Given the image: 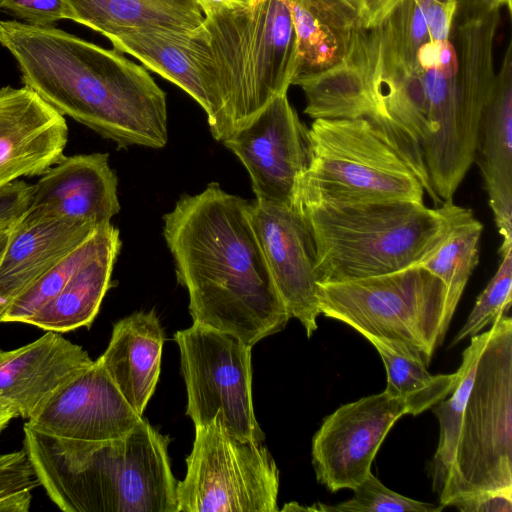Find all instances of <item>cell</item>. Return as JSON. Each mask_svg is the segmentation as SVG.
Returning a JSON list of instances; mask_svg holds the SVG:
<instances>
[{
    "instance_id": "1",
    "label": "cell",
    "mask_w": 512,
    "mask_h": 512,
    "mask_svg": "<svg viewBox=\"0 0 512 512\" xmlns=\"http://www.w3.org/2000/svg\"><path fill=\"white\" fill-rule=\"evenodd\" d=\"M163 220L193 323L251 347L285 328L291 317L251 224L248 200L213 182L198 194L181 196Z\"/></svg>"
},
{
    "instance_id": "2",
    "label": "cell",
    "mask_w": 512,
    "mask_h": 512,
    "mask_svg": "<svg viewBox=\"0 0 512 512\" xmlns=\"http://www.w3.org/2000/svg\"><path fill=\"white\" fill-rule=\"evenodd\" d=\"M0 44L16 59L24 86L61 115L118 148L166 145V94L122 52L16 20H0Z\"/></svg>"
},
{
    "instance_id": "3",
    "label": "cell",
    "mask_w": 512,
    "mask_h": 512,
    "mask_svg": "<svg viewBox=\"0 0 512 512\" xmlns=\"http://www.w3.org/2000/svg\"><path fill=\"white\" fill-rule=\"evenodd\" d=\"M36 476L64 512H177L170 438L141 419L102 443L61 439L24 425Z\"/></svg>"
},
{
    "instance_id": "4",
    "label": "cell",
    "mask_w": 512,
    "mask_h": 512,
    "mask_svg": "<svg viewBox=\"0 0 512 512\" xmlns=\"http://www.w3.org/2000/svg\"><path fill=\"white\" fill-rule=\"evenodd\" d=\"M453 200L325 201L296 206L315 243L318 283L393 273L420 264L447 237Z\"/></svg>"
},
{
    "instance_id": "5",
    "label": "cell",
    "mask_w": 512,
    "mask_h": 512,
    "mask_svg": "<svg viewBox=\"0 0 512 512\" xmlns=\"http://www.w3.org/2000/svg\"><path fill=\"white\" fill-rule=\"evenodd\" d=\"M222 105L220 141L247 124L297 74V37L283 0L204 17Z\"/></svg>"
},
{
    "instance_id": "6",
    "label": "cell",
    "mask_w": 512,
    "mask_h": 512,
    "mask_svg": "<svg viewBox=\"0 0 512 512\" xmlns=\"http://www.w3.org/2000/svg\"><path fill=\"white\" fill-rule=\"evenodd\" d=\"M318 298L324 316L426 366L448 330L445 284L421 265L384 275L319 283Z\"/></svg>"
},
{
    "instance_id": "7",
    "label": "cell",
    "mask_w": 512,
    "mask_h": 512,
    "mask_svg": "<svg viewBox=\"0 0 512 512\" xmlns=\"http://www.w3.org/2000/svg\"><path fill=\"white\" fill-rule=\"evenodd\" d=\"M311 160L294 206L325 201L412 200L424 187L365 118L314 119Z\"/></svg>"
},
{
    "instance_id": "8",
    "label": "cell",
    "mask_w": 512,
    "mask_h": 512,
    "mask_svg": "<svg viewBox=\"0 0 512 512\" xmlns=\"http://www.w3.org/2000/svg\"><path fill=\"white\" fill-rule=\"evenodd\" d=\"M485 490H512V319L505 315L479 356L440 505Z\"/></svg>"
},
{
    "instance_id": "9",
    "label": "cell",
    "mask_w": 512,
    "mask_h": 512,
    "mask_svg": "<svg viewBox=\"0 0 512 512\" xmlns=\"http://www.w3.org/2000/svg\"><path fill=\"white\" fill-rule=\"evenodd\" d=\"M262 443L230 434L216 417L195 426L177 512L279 511V470Z\"/></svg>"
},
{
    "instance_id": "10",
    "label": "cell",
    "mask_w": 512,
    "mask_h": 512,
    "mask_svg": "<svg viewBox=\"0 0 512 512\" xmlns=\"http://www.w3.org/2000/svg\"><path fill=\"white\" fill-rule=\"evenodd\" d=\"M181 358L186 415L194 426L218 418L240 439L264 441L254 413L251 349L239 338L193 323L174 334Z\"/></svg>"
},
{
    "instance_id": "11",
    "label": "cell",
    "mask_w": 512,
    "mask_h": 512,
    "mask_svg": "<svg viewBox=\"0 0 512 512\" xmlns=\"http://www.w3.org/2000/svg\"><path fill=\"white\" fill-rule=\"evenodd\" d=\"M223 144L242 162L260 203L293 206L299 181L311 160L309 129L287 92L273 98Z\"/></svg>"
},
{
    "instance_id": "12",
    "label": "cell",
    "mask_w": 512,
    "mask_h": 512,
    "mask_svg": "<svg viewBox=\"0 0 512 512\" xmlns=\"http://www.w3.org/2000/svg\"><path fill=\"white\" fill-rule=\"evenodd\" d=\"M407 414L405 403L385 390L344 404L328 415L312 440V464L330 492L353 490L394 423Z\"/></svg>"
},
{
    "instance_id": "13",
    "label": "cell",
    "mask_w": 512,
    "mask_h": 512,
    "mask_svg": "<svg viewBox=\"0 0 512 512\" xmlns=\"http://www.w3.org/2000/svg\"><path fill=\"white\" fill-rule=\"evenodd\" d=\"M248 212L290 317L298 319L311 337L321 311L315 243L304 214L294 205H269L257 200L248 201Z\"/></svg>"
},
{
    "instance_id": "14",
    "label": "cell",
    "mask_w": 512,
    "mask_h": 512,
    "mask_svg": "<svg viewBox=\"0 0 512 512\" xmlns=\"http://www.w3.org/2000/svg\"><path fill=\"white\" fill-rule=\"evenodd\" d=\"M141 419L95 360L25 424L56 438L102 443L123 437Z\"/></svg>"
},
{
    "instance_id": "15",
    "label": "cell",
    "mask_w": 512,
    "mask_h": 512,
    "mask_svg": "<svg viewBox=\"0 0 512 512\" xmlns=\"http://www.w3.org/2000/svg\"><path fill=\"white\" fill-rule=\"evenodd\" d=\"M108 40L114 49L137 58L188 93L205 111L210 131L220 141L222 105L202 24L193 30L139 29Z\"/></svg>"
},
{
    "instance_id": "16",
    "label": "cell",
    "mask_w": 512,
    "mask_h": 512,
    "mask_svg": "<svg viewBox=\"0 0 512 512\" xmlns=\"http://www.w3.org/2000/svg\"><path fill=\"white\" fill-rule=\"evenodd\" d=\"M67 141L65 117L36 92L0 88V189L44 174L64 157Z\"/></svg>"
},
{
    "instance_id": "17",
    "label": "cell",
    "mask_w": 512,
    "mask_h": 512,
    "mask_svg": "<svg viewBox=\"0 0 512 512\" xmlns=\"http://www.w3.org/2000/svg\"><path fill=\"white\" fill-rule=\"evenodd\" d=\"M97 228L46 206L31 205L13 225L0 263V317L19 295Z\"/></svg>"
},
{
    "instance_id": "18",
    "label": "cell",
    "mask_w": 512,
    "mask_h": 512,
    "mask_svg": "<svg viewBox=\"0 0 512 512\" xmlns=\"http://www.w3.org/2000/svg\"><path fill=\"white\" fill-rule=\"evenodd\" d=\"M93 361L81 346L53 331L17 349H0V404L27 421Z\"/></svg>"
},
{
    "instance_id": "19",
    "label": "cell",
    "mask_w": 512,
    "mask_h": 512,
    "mask_svg": "<svg viewBox=\"0 0 512 512\" xmlns=\"http://www.w3.org/2000/svg\"><path fill=\"white\" fill-rule=\"evenodd\" d=\"M376 59L375 28L359 27L337 63L293 79L292 85L300 86L305 94V114L313 119L369 117L373 109Z\"/></svg>"
},
{
    "instance_id": "20",
    "label": "cell",
    "mask_w": 512,
    "mask_h": 512,
    "mask_svg": "<svg viewBox=\"0 0 512 512\" xmlns=\"http://www.w3.org/2000/svg\"><path fill=\"white\" fill-rule=\"evenodd\" d=\"M503 242H512V46L496 73L476 134L474 159Z\"/></svg>"
},
{
    "instance_id": "21",
    "label": "cell",
    "mask_w": 512,
    "mask_h": 512,
    "mask_svg": "<svg viewBox=\"0 0 512 512\" xmlns=\"http://www.w3.org/2000/svg\"><path fill=\"white\" fill-rule=\"evenodd\" d=\"M35 186L32 205L100 227L120 211L115 172L107 153L63 157Z\"/></svg>"
},
{
    "instance_id": "22",
    "label": "cell",
    "mask_w": 512,
    "mask_h": 512,
    "mask_svg": "<svg viewBox=\"0 0 512 512\" xmlns=\"http://www.w3.org/2000/svg\"><path fill=\"white\" fill-rule=\"evenodd\" d=\"M163 344L164 331L156 313L139 311L115 323L109 344L97 359L141 416L159 379Z\"/></svg>"
},
{
    "instance_id": "23",
    "label": "cell",
    "mask_w": 512,
    "mask_h": 512,
    "mask_svg": "<svg viewBox=\"0 0 512 512\" xmlns=\"http://www.w3.org/2000/svg\"><path fill=\"white\" fill-rule=\"evenodd\" d=\"M121 248L119 230L111 223L96 230L94 246L61 291L26 323L45 331L69 332L90 327L110 288Z\"/></svg>"
},
{
    "instance_id": "24",
    "label": "cell",
    "mask_w": 512,
    "mask_h": 512,
    "mask_svg": "<svg viewBox=\"0 0 512 512\" xmlns=\"http://www.w3.org/2000/svg\"><path fill=\"white\" fill-rule=\"evenodd\" d=\"M283 1L297 37L296 76L326 69L346 54L361 27L356 11L346 0Z\"/></svg>"
},
{
    "instance_id": "25",
    "label": "cell",
    "mask_w": 512,
    "mask_h": 512,
    "mask_svg": "<svg viewBox=\"0 0 512 512\" xmlns=\"http://www.w3.org/2000/svg\"><path fill=\"white\" fill-rule=\"evenodd\" d=\"M71 20L107 39L149 28L193 30L204 14L195 0H64Z\"/></svg>"
},
{
    "instance_id": "26",
    "label": "cell",
    "mask_w": 512,
    "mask_h": 512,
    "mask_svg": "<svg viewBox=\"0 0 512 512\" xmlns=\"http://www.w3.org/2000/svg\"><path fill=\"white\" fill-rule=\"evenodd\" d=\"M482 223L472 210L456 206L451 228L442 243L420 264L437 276L447 290L448 328L470 276L479 262Z\"/></svg>"
},
{
    "instance_id": "27",
    "label": "cell",
    "mask_w": 512,
    "mask_h": 512,
    "mask_svg": "<svg viewBox=\"0 0 512 512\" xmlns=\"http://www.w3.org/2000/svg\"><path fill=\"white\" fill-rule=\"evenodd\" d=\"M489 335L490 329L470 337V344L462 353L459 380L451 396L431 407L440 427L438 445L431 463L432 488L439 498L446 491L452 476L466 401L479 356Z\"/></svg>"
},
{
    "instance_id": "28",
    "label": "cell",
    "mask_w": 512,
    "mask_h": 512,
    "mask_svg": "<svg viewBox=\"0 0 512 512\" xmlns=\"http://www.w3.org/2000/svg\"><path fill=\"white\" fill-rule=\"evenodd\" d=\"M367 340L384 364L387 375L385 391L405 403L407 414L416 416L430 409L456 387L459 369L451 374L432 375L420 360L396 352L377 339Z\"/></svg>"
},
{
    "instance_id": "29",
    "label": "cell",
    "mask_w": 512,
    "mask_h": 512,
    "mask_svg": "<svg viewBox=\"0 0 512 512\" xmlns=\"http://www.w3.org/2000/svg\"><path fill=\"white\" fill-rule=\"evenodd\" d=\"M96 230L19 295L1 315L0 322L26 323L39 309L57 296L76 268L92 250L96 239Z\"/></svg>"
},
{
    "instance_id": "30",
    "label": "cell",
    "mask_w": 512,
    "mask_h": 512,
    "mask_svg": "<svg viewBox=\"0 0 512 512\" xmlns=\"http://www.w3.org/2000/svg\"><path fill=\"white\" fill-rule=\"evenodd\" d=\"M498 269L470 312L465 324L455 335L452 346L467 337L479 334L495 323L510 308L512 302V242H502Z\"/></svg>"
},
{
    "instance_id": "31",
    "label": "cell",
    "mask_w": 512,
    "mask_h": 512,
    "mask_svg": "<svg viewBox=\"0 0 512 512\" xmlns=\"http://www.w3.org/2000/svg\"><path fill=\"white\" fill-rule=\"evenodd\" d=\"M381 39L401 61L417 69V53L430 41L424 14L417 0H402L376 26Z\"/></svg>"
},
{
    "instance_id": "32",
    "label": "cell",
    "mask_w": 512,
    "mask_h": 512,
    "mask_svg": "<svg viewBox=\"0 0 512 512\" xmlns=\"http://www.w3.org/2000/svg\"><path fill=\"white\" fill-rule=\"evenodd\" d=\"M352 498L336 505L323 503L306 508L308 511L330 512H438L444 507L435 506L398 494L383 485L370 472L354 489Z\"/></svg>"
},
{
    "instance_id": "33",
    "label": "cell",
    "mask_w": 512,
    "mask_h": 512,
    "mask_svg": "<svg viewBox=\"0 0 512 512\" xmlns=\"http://www.w3.org/2000/svg\"><path fill=\"white\" fill-rule=\"evenodd\" d=\"M40 486L27 452L0 454V512H27L33 490Z\"/></svg>"
},
{
    "instance_id": "34",
    "label": "cell",
    "mask_w": 512,
    "mask_h": 512,
    "mask_svg": "<svg viewBox=\"0 0 512 512\" xmlns=\"http://www.w3.org/2000/svg\"><path fill=\"white\" fill-rule=\"evenodd\" d=\"M0 9L34 26H52L72 17L64 0H0Z\"/></svg>"
},
{
    "instance_id": "35",
    "label": "cell",
    "mask_w": 512,
    "mask_h": 512,
    "mask_svg": "<svg viewBox=\"0 0 512 512\" xmlns=\"http://www.w3.org/2000/svg\"><path fill=\"white\" fill-rule=\"evenodd\" d=\"M34 184L17 179L0 189V228L17 223L32 205Z\"/></svg>"
},
{
    "instance_id": "36",
    "label": "cell",
    "mask_w": 512,
    "mask_h": 512,
    "mask_svg": "<svg viewBox=\"0 0 512 512\" xmlns=\"http://www.w3.org/2000/svg\"><path fill=\"white\" fill-rule=\"evenodd\" d=\"M426 20L430 41L450 39L458 0H417Z\"/></svg>"
},
{
    "instance_id": "37",
    "label": "cell",
    "mask_w": 512,
    "mask_h": 512,
    "mask_svg": "<svg viewBox=\"0 0 512 512\" xmlns=\"http://www.w3.org/2000/svg\"><path fill=\"white\" fill-rule=\"evenodd\" d=\"M448 506L463 512H511L512 490L477 491L454 498Z\"/></svg>"
},
{
    "instance_id": "38",
    "label": "cell",
    "mask_w": 512,
    "mask_h": 512,
    "mask_svg": "<svg viewBox=\"0 0 512 512\" xmlns=\"http://www.w3.org/2000/svg\"><path fill=\"white\" fill-rule=\"evenodd\" d=\"M356 11L360 26H378L402 0H346Z\"/></svg>"
},
{
    "instance_id": "39",
    "label": "cell",
    "mask_w": 512,
    "mask_h": 512,
    "mask_svg": "<svg viewBox=\"0 0 512 512\" xmlns=\"http://www.w3.org/2000/svg\"><path fill=\"white\" fill-rule=\"evenodd\" d=\"M258 0H195L204 17L249 7Z\"/></svg>"
},
{
    "instance_id": "40",
    "label": "cell",
    "mask_w": 512,
    "mask_h": 512,
    "mask_svg": "<svg viewBox=\"0 0 512 512\" xmlns=\"http://www.w3.org/2000/svg\"><path fill=\"white\" fill-rule=\"evenodd\" d=\"M16 417H18V414L12 407L0 404V433Z\"/></svg>"
},
{
    "instance_id": "41",
    "label": "cell",
    "mask_w": 512,
    "mask_h": 512,
    "mask_svg": "<svg viewBox=\"0 0 512 512\" xmlns=\"http://www.w3.org/2000/svg\"><path fill=\"white\" fill-rule=\"evenodd\" d=\"M12 227L0 228V263L6 251Z\"/></svg>"
},
{
    "instance_id": "42",
    "label": "cell",
    "mask_w": 512,
    "mask_h": 512,
    "mask_svg": "<svg viewBox=\"0 0 512 512\" xmlns=\"http://www.w3.org/2000/svg\"><path fill=\"white\" fill-rule=\"evenodd\" d=\"M499 4L500 6H506L509 11H511L512 0H492Z\"/></svg>"
}]
</instances>
